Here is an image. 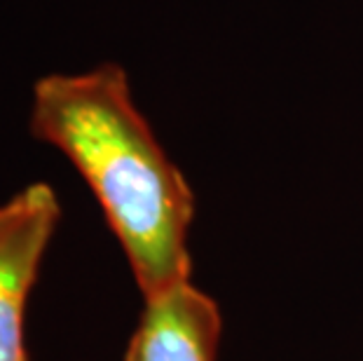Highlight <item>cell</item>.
Instances as JSON below:
<instances>
[{"mask_svg": "<svg viewBox=\"0 0 363 361\" xmlns=\"http://www.w3.org/2000/svg\"><path fill=\"white\" fill-rule=\"evenodd\" d=\"M220 338L218 303L190 279L143 301L125 361H218Z\"/></svg>", "mask_w": 363, "mask_h": 361, "instance_id": "3", "label": "cell"}, {"mask_svg": "<svg viewBox=\"0 0 363 361\" xmlns=\"http://www.w3.org/2000/svg\"><path fill=\"white\" fill-rule=\"evenodd\" d=\"M59 223L61 202L48 181L0 202V361H28L26 310Z\"/></svg>", "mask_w": 363, "mask_h": 361, "instance_id": "2", "label": "cell"}, {"mask_svg": "<svg viewBox=\"0 0 363 361\" xmlns=\"http://www.w3.org/2000/svg\"><path fill=\"white\" fill-rule=\"evenodd\" d=\"M28 134L75 167L125 251L143 301L192 279L197 199L115 61L33 82Z\"/></svg>", "mask_w": 363, "mask_h": 361, "instance_id": "1", "label": "cell"}]
</instances>
